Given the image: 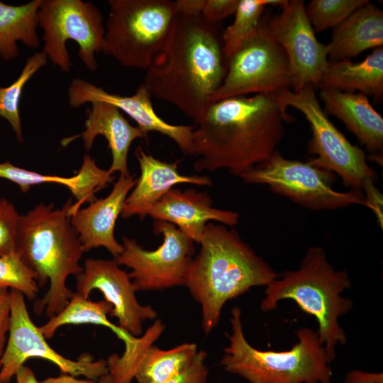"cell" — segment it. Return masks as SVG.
Listing matches in <instances>:
<instances>
[{
    "label": "cell",
    "mask_w": 383,
    "mask_h": 383,
    "mask_svg": "<svg viewBox=\"0 0 383 383\" xmlns=\"http://www.w3.org/2000/svg\"><path fill=\"white\" fill-rule=\"evenodd\" d=\"M174 3L177 14L192 16L201 15L205 0H177Z\"/></svg>",
    "instance_id": "74e56055"
},
{
    "label": "cell",
    "mask_w": 383,
    "mask_h": 383,
    "mask_svg": "<svg viewBox=\"0 0 383 383\" xmlns=\"http://www.w3.org/2000/svg\"><path fill=\"white\" fill-rule=\"evenodd\" d=\"M0 287L18 290L29 301L39 291L35 274L16 252L0 256Z\"/></svg>",
    "instance_id": "4dcf8cb0"
},
{
    "label": "cell",
    "mask_w": 383,
    "mask_h": 383,
    "mask_svg": "<svg viewBox=\"0 0 383 383\" xmlns=\"http://www.w3.org/2000/svg\"><path fill=\"white\" fill-rule=\"evenodd\" d=\"M148 216L155 221L170 223L194 243L199 244L209 221L228 227L239 223L238 213L213 207L206 192L172 188L157 201Z\"/></svg>",
    "instance_id": "ac0fdd59"
},
{
    "label": "cell",
    "mask_w": 383,
    "mask_h": 383,
    "mask_svg": "<svg viewBox=\"0 0 383 383\" xmlns=\"http://www.w3.org/2000/svg\"><path fill=\"white\" fill-rule=\"evenodd\" d=\"M316 88L361 93L380 101L383 96V47L373 50L362 61H329Z\"/></svg>",
    "instance_id": "cb8c5ba5"
},
{
    "label": "cell",
    "mask_w": 383,
    "mask_h": 383,
    "mask_svg": "<svg viewBox=\"0 0 383 383\" xmlns=\"http://www.w3.org/2000/svg\"><path fill=\"white\" fill-rule=\"evenodd\" d=\"M351 287L347 271L335 269L325 250L313 246L306 250L298 268L279 273L265 287L260 309L269 312L282 300L294 301L304 312L316 318L319 340L333 361L336 347L344 345L348 340L339 318L353 308V299L343 296Z\"/></svg>",
    "instance_id": "5b68a950"
},
{
    "label": "cell",
    "mask_w": 383,
    "mask_h": 383,
    "mask_svg": "<svg viewBox=\"0 0 383 383\" xmlns=\"http://www.w3.org/2000/svg\"><path fill=\"white\" fill-rule=\"evenodd\" d=\"M240 178L245 184H266L272 192L306 209L335 210L351 205L367 206L362 190L338 192L335 174L308 162L289 160L276 150L266 160Z\"/></svg>",
    "instance_id": "ba28073f"
},
{
    "label": "cell",
    "mask_w": 383,
    "mask_h": 383,
    "mask_svg": "<svg viewBox=\"0 0 383 383\" xmlns=\"http://www.w3.org/2000/svg\"><path fill=\"white\" fill-rule=\"evenodd\" d=\"M324 112L340 119L370 153V159L382 165L383 118L367 96L336 90L321 89Z\"/></svg>",
    "instance_id": "7402d4cb"
},
{
    "label": "cell",
    "mask_w": 383,
    "mask_h": 383,
    "mask_svg": "<svg viewBox=\"0 0 383 383\" xmlns=\"http://www.w3.org/2000/svg\"><path fill=\"white\" fill-rule=\"evenodd\" d=\"M14 377L16 383H41L37 379L33 370L25 365L16 371Z\"/></svg>",
    "instance_id": "f35d334b"
},
{
    "label": "cell",
    "mask_w": 383,
    "mask_h": 383,
    "mask_svg": "<svg viewBox=\"0 0 383 383\" xmlns=\"http://www.w3.org/2000/svg\"><path fill=\"white\" fill-rule=\"evenodd\" d=\"M41 383H97V381L85 379H79L69 374H62L58 377H48L40 382Z\"/></svg>",
    "instance_id": "ab89813d"
},
{
    "label": "cell",
    "mask_w": 383,
    "mask_h": 383,
    "mask_svg": "<svg viewBox=\"0 0 383 383\" xmlns=\"http://www.w3.org/2000/svg\"><path fill=\"white\" fill-rule=\"evenodd\" d=\"M69 200L61 208L40 203L24 214L17 223L16 252L33 272L39 286L48 282L45 295L34 302L37 314L44 311L50 318L68 304L74 292L66 285L69 276L83 270L80 260L84 250L68 214Z\"/></svg>",
    "instance_id": "277c9868"
},
{
    "label": "cell",
    "mask_w": 383,
    "mask_h": 383,
    "mask_svg": "<svg viewBox=\"0 0 383 383\" xmlns=\"http://www.w3.org/2000/svg\"><path fill=\"white\" fill-rule=\"evenodd\" d=\"M48 63L46 55L35 52L28 57L18 77L6 87H0V116L11 125L17 140L23 143V133L19 111L22 91L26 83Z\"/></svg>",
    "instance_id": "83f0119b"
},
{
    "label": "cell",
    "mask_w": 383,
    "mask_h": 383,
    "mask_svg": "<svg viewBox=\"0 0 383 383\" xmlns=\"http://www.w3.org/2000/svg\"><path fill=\"white\" fill-rule=\"evenodd\" d=\"M0 178L16 184L23 193L31 187L45 183H57L68 188L71 194L79 201L82 196V183L80 174L70 177L48 175L17 167L9 161L0 163Z\"/></svg>",
    "instance_id": "f546056e"
},
{
    "label": "cell",
    "mask_w": 383,
    "mask_h": 383,
    "mask_svg": "<svg viewBox=\"0 0 383 383\" xmlns=\"http://www.w3.org/2000/svg\"><path fill=\"white\" fill-rule=\"evenodd\" d=\"M365 196L367 207L375 213L379 223L383 225V197L380 191L376 187L374 179H366L361 187Z\"/></svg>",
    "instance_id": "d590c367"
},
{
    "label": "cell",
    "mask_w": 383,
    "mask_h": 383,
    "mask_svg": "<svg viewBox=\"0 0 383 383\" xmlns=\"http://www.w3.org/2000/svg\"><path fill=\"white\" fill-rule=\"evenodd\" d=\"M207 353L199 350L189 366L174 378L163 383H206L209 369L206 365Z\"/></svg>",
    "instance_id": "d6a6232c"
},
{
    "label": "cell",
    "mask_w": 383,
    "mask_h": 383,
    "mask_svg": "<svg viewBox=\"0 0 383 383\" xmlns=\"http://www.w3.org/2000/svg\"><path fill=\"white\" fill-rule=\"evenodd\" d=\"M153 229L163 237L161 245L153 250L144 249L126 236L123 250L113 259L128 273L135 292L163 290L184 286L189 265L194 256V242L174 225L155 221Z\"/></svg>",
    "instance_id": "7c38bea8"
},
{
    "label": "cell",
    "mask_w": 383,
    "mask_h": 383,
    "mask_svg": "<svg viewBox=\"0 0 383 383\" xmlns=\"http://www.w3.org/2000/svg\"><path fill=\"white\" fill-rule=\"evenodd\" d=\"M97 383H114L112 377L108 373L97 379Z\"/></svg>",
    "instance_id": "60d3db41"
},
{
    "label": "cell",
    "mask_w": 383,
    "mask_h": 383,
    "mask_svg": "<svg viewBox=\"0 0 383 383\" xmlns=\"http://www.w3.org/2000/svg\"><path fill=\"white\" fill-rule=\"evenodd\" d=\"M239 0H205L202 16L212 23L221 21L234 14Z\"/></svg>",
    "instance_id": "836d02e7"
},
{
    "label": "cell",
    "mask_w": 383,
    "mask_h": 383,
    "mask_svg": "<svg viewBox=\"0 0 383 383\" xmlns=\"http://www.w3.org/2000/svg\"><path fill=\"white\" fill-rule=\"evenodd\" d=\"M343 383H383V373L353 370L347 373Z\"/></svg>",
    "instance_id": "8d00e7d4"
},
{
    "label": "cell",
    "mask_w": 383,
    "mask_h": 383,
    "mask_svg": "<svg viewBox=\"0 0 383 383\" xmlns=\"http://www.w3.org/2000/svg\"><path fill=\"white\" fill-rule=\"evenodd\" d=\"M11 323V293L10 289L0 287V358L6 345V335Z\"/></svg>",
    "instance_id": "e575fe53"
},
{
    "label": "cell",
    "mask_w": 383,
    "mask_h": 383,
    "mask_svg": "<svg viewBox=\"0 0 383 383\" xmlns=\"http://www.w3.org/2000/svg\"><path fill=\"white\" fill-rule=\"evenodd\" d=\"M75 277L77 292L89 298L93 290L100 291L113 307L109 316L117 318L118 326L135 337L142 335L145 321L157 316L152 306L138 302L128 273L114 259L88 258Z\"/></svg>",
    "instance_id": "9a60e30c"
},
{
    "label": "cell",
    "mask_w": 383,
    "mask_h": 383,
    "mask_svg": "<svg viewBox=\"0 0 383 383\" xmlns=\"http://www.w3.org/2000/svg\"><path fill=\"white\" fill-rule=\"evenodd\" d=\"M238 306L231 310L228 345L220 365L249 383H332L330 358L316 331L309 327L296 332L297 342L282 351L262 350L247 340Z\"/></svg>",
    "instance_id": "8992f818"
},
{
    "label": "cell",
    "mask_w": 383,
    "mask_h": 383,
    "mask_svg": "<svg viewBox=\"0 0 383 383\" xmlns=\"http://www.w3.org/2000/svg\"><path fill=\"white\" fill-rule=\"evenodd\" d=\"M277 94L235 96L211 103L192 132L194 170L225 169L239 177L266 160L284 135L290 116Z\"/></svg>",
    "instance_id": "6da1fadb"
},
{
    "label": "cell",
    "mask_w": 383,
    "mask_h": 383,
    "mask_svg": "<svg viewBox=\"0 0 383 383\" xmlns=\"http://www.w3.org/2000/svg\"><path fill=\"white\" fill-rule=\"evenodd\" d=\"M112 309V306L105 299L93 301L74 292L66 307L39 328L46 339L52 338L60 327L66 325L94 324L109 328L125 345L121 356L113 354L109 357V367L116 374H126L132 370L145 347L153 343L154 337L148 332L135 337L113 324L108 317Z\"/></svg>",
    "instance_id": "e0dca14e"
},
{
    "label": "cell",
    "mask_w": 383,
    "mask_h": 383,
    "mask_svg": "<svg viewBox=\"0 0 383 383\" xmlns=\"http://www.w3.org/2000/svg\"><path fill=\"white\" fill-rule=\"evenodd\" d=\"M194 343H184L168 350L152 344L143 351L136 367L138 383H163L179 374L192 363L198 353Z\"/></svg>",
    "instance_id": "484cf974"
},
{
    "label": "cell",
    "mask_w": 383,
    "mask_h": 383,
    "mask_svg": "<svg viewBox=\"0 0 383 383\" xmlns=\"http://www.w3.org/2000/svg\"><path fill=\"white\" fill-rule=\"evenodd\" d=\"M368 0H312L305 11L314 32L336 28Z\"/></svg>",
    "instance_id": "f1b7e54d"
},
{
    "label": "cell",
    "mask_w": 383,
    "mask_h": 383,
    "mask_svg": "<svg viewBox=\"0 0 383 383\" xmlns=\"http://www.w3.org/2000/svg\"><path fill=\"white\" fill-rule=\"evenodd\" d=\"M38 27L43 30V52L54 67L69 72L72 62L66 43L79 45L78 55L90 72L98 67L96 55L102 51L105 27L99 9L91 1L42 0L38 12Z\"/></svg>",
    "instance_id": "30bf717a"
},
{
    "label": "cell",
    "mask_w": 383,
    "mask_h": 383,
    "mask_svg": "<svg viewBox=\"0 0 383 383\" xmlns=\"http://www.w3.org/2000/svg\"><path fill=\"white\" fill-rule=\"evenodd\" d=\"M70 106L77 108L87 103L103 101L113 105L131 117L142 131H154L172 139L185 155H189L195 126L174 125L161 118L155 111L152 95L141 84L131 96L110 93L81 78L74 79L67 89Z\"/></svg>",
    "instance_id": "2e32d148"
},
{
    "label": "cell",
    "mask_w": 383,
    "mask_h": 383,
    "mask_svg": "<svg viewBox=\"0 0 383 383\" xmlns=\"http://www.w3.org/2000/svg\"><path fill=\"white\" fill-rule=\"evenodd\" d=\"M42 0H33L20 6L0 1V56L10 61L19 55L18 42L29 48L40 45L37 33L38 12Z\"/></svg>",
    "instance_id": "d4e9b609"
},
{
    "label": "cell",
    "mask_w": 383,
    "mask_h": 383,
    "mask_svg": "<svg viewBox=\"0 0 383 383\" xmlns=\"http://www.w3.org/2000/svg\"><path fill=\"white\" fill-rule=\"evenodd\" d=\"M102 52L122 66L146 70L177 13L170 0H109Z\"/></svg>",
    "instance_id": "52a82bcc"
},
{
    "label": "cell",
    "mask_w": 383,
    "mask_h": 383,
    "mask_svg": "<svg viewBox=\"0 0 383 383\" xmlns=\"http://www.w3.org/2000/svg\"><path fill=\"white\" fill-rule=\"evenodd\" d=\"M136 181L133 175L120 174L105 198L96 199L88 206L79 208L70 215L72 225L84 252L103 247L113 258L121 252L123 246L116 240L114 229L126 199Z\"/></svg>",
    "instance_id": "d6986e66"
},
{
    "label": "cell",
    "mask_w": 383,
    "mask_h": 383,
    "mask_svg": "<svg viewBox=\"0 0 383 383\" xmlns=\"http://www.w3.org/2000/svg\"><path fill=\"white\" fill-rule=\"evenodd\" d=\"M308 84L294 91L284 90L277 94L282 105L299 111L310 124L311 138L308 152L314 155L309 162L313 165L338 175L346 187L360 189L367 179H375L365 152L353 145L333 125L322 109L315 90Z\"/></svg>",
    "instance_id": "9c48e42d"
},
{
    "label": "cell",
    "mask_w": 383,
    "mask_h": 383,
    "mask_svg": "<svg viewBox=\"0 0 383 383\" xmlns=\"http://www.w3.org/2000/svg\"><path fill=\"white\" fill-rule=\"evenodd\" d=\"M91 105L84 122V131L63 139L62 145L65 147L71 141L81 138L84 149L89 151L94 139L102 135L108 142L112 157L109 172L111 174L116 172L122 175L131 174L128 167L131 145L138 138L147 140L148 133L138 126H132L113 105L103 101H93Z\"/></svg>",
    "instance_id": "44dd1931"
},
{
    "label": "cell",
    "mask_w": 383,
    "mask_h": 383,
    "mask_svg": "<svg viewBox=\"0 0 383 383\" xmlns=\"http://www.w3.org/2000/svg\"><path fill=\"white\" fill-rule=\"evenodd\" d=\"M135 154L140 174L126 199L121 213L124 219L134 216L143 219L154 204L176 184H213L211 179L207 176L181 174L176 162L162 161L146 152L141 146L136 148Z\"/></svg>",
    "instance_id": "ffe728a7"
},
{
    "label": "cell",
    "mask_w": 383,
    "mask_h": 383,
    "mask_svg": "<svg viewBox=\"0 0 383 383\" xmlns=\"http://www.w3.org/2000/svg\"><path fill=\"white\" fill-rule=\"evenodd\" d=\"M383 45V11L368 2L334 28L327 45L328 60H350Z\"/></svg>",
    "instance_id": "603a6c76"
},
{
    "label": "cell",
    "mask_w": 383,
    "mask_h": 383,
    "mask_svg": "<svg viewBox=\"0 0 383 383\" xmlns=\"http://www.w3.org/2000/svg\"><path fill=\"white\" fill-rule=\"evenodd\" d=\"M184 284L200 305L201 326L209 335L218 324L224 305L279 275L231 227L209 222Z\"/></svg>",
    "instance_id": "3957f363"
},
{
    "label": "cell",
    "mask_w": 383,
    "mask_h": 383,
    "mask_svg": "<svg viewBox=\"0 0 383 383\" xmlns=\"http://www.w3.org/2000/svg\"><path fill=\"white\" fill-rule=\"evenodd\" d=\"M11 293V323L8 340L0 358V383H9L16 371L29 358L40 357L55 364L62 374L84 376L96 380L109 373L106 360H94L82 355L77 360L67 358L52 349L30 318L24 295L16 289Z\"/></svg>",
    "instance_id": "4fadbf2b"
},
{
    "label": "cell",
    "mask_w": 383,
    "mask_h": 383,
    "mask_svg": "<svg viewBox=\"0 0 383 383\" xmlns=\"http://www.w3.org/2000/svg\"><path fill=\"white\" fill-rule=\"evenodd\" d=\"M19 215L10 201L0 197V256L16 252V228Z\"/></svg>",
    "instance_id": "1f68e13d"
},
{
    "label": "cell",
    "mask_w": 383,
    "mask_h": 383,
    "mask_svg": "<svg viewBox=\"0 0 383 383\" xmlns=\"http://www.w3.org/2000/svg\"><path fill=\"white\" fill-rule=\"evenodd\" d=\"M268 26L289 63L294 91L308 84L315 87L328 64V49L318 40L302 0H287Z\"/></svg>",
    "instance_id": "5bb4252c"
},
{
    "label": "cell",
    "mask_w": 383,
    "mask_h": 383,
    "mask_svg": "<svg viewBox=\"0 0 383 383\" xmlns=\"http://www.w3.org/2000/svg\"><path fill=\"white\" fill-rule=\"evenodd\" d=\"M292 88L288 58L263 14L255 33L227 60L223 82L210 104L248 94H277Z\"/></svg>",
    "instance_id": "8fae6325"
},
{
    "label": "cell",
    "mask_w": 383,
    "mask_h": 383,
    "mask_svg": "<svg viewBox=\"0 0 383 383\" xmlns=\"http://www.w3.org/2000/svg\"><path fill=\"white\" fill-rule=\"evenodd\" d=\"M287 0H239L233 22L222 32L223 52L228 60L256 32L267 6L282 7Z\"/></svg>",
    "instance_id": "4316f807"
},
{
    "label": "cell",
    "mask_w": 383,
    "mask_h": 383,
    "mask_svg": "<svg viewBox=\"0 0 383 383\" xmlns=\"http://www.w3.org/2000/svg\"><path fill=\"white\" fill-rule=\"evenodd\" d=\"M220 23L177 14L161 49L145 70L152 96L176 106L194 123L223 82L227 60Z\"/></svg>",
    "instance_id": "7a4b0ae2"
}]
</instances>
